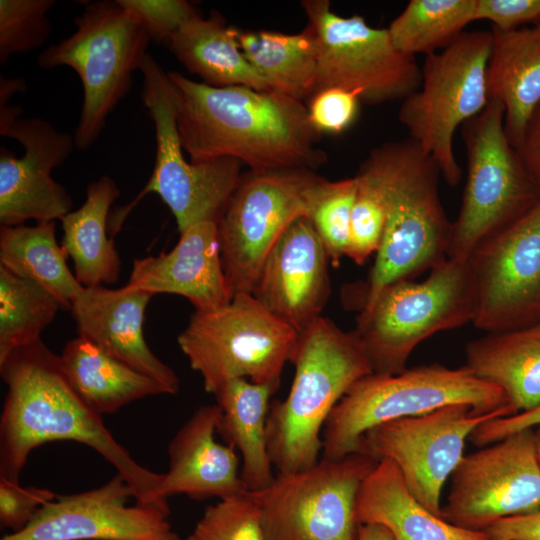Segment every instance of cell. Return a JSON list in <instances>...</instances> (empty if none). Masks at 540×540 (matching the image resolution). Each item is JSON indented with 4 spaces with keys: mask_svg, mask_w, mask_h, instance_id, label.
<instances>
[{
    "mask_svg": "<svg viewBox=\"0 0 540 540\" xmlns=\"http://www.w3.org/2000/svg\"><path fill=\"white\" fill-rule=\"evenodd\" d=\"M7 394L0 419V479L20 482L30 453L53 441L94 449L129 484L136 503L170 514L161 495L163 474L135 461L65 376L59 355L41 339L18 348L0 363Z\"/></svg>",
    "mask_w": 540,
    "mask_h": 540,
    "instance_id": "6da1fadb",
    "label": "cell"
},
{
    "mask_svg": "<svg viewBox=\"0 0 540 540\" xmlns=\"http://www.w3.org/2000/svg\"><path fill=\"white\" fill-rule=\"evenodd\" d=\"M182 148L200 163L234 158L250 171L309 169L327 161L307 106L276 91L212 87L168 71Z\"/></svg>",
    "mask_w": 540,
    "mask_h": 540,
    "instance_id": "7a4b0ae2",
    "label": "cell"
},
{
    "mask_svg": "<svg viewBox=\"0 0 540 540\" xmlns=\"http://www.w3.org/2000/svg\"><path fill=\"white\" fill-rule=\"evenodd\" d=\"M359 167L376 183L385 207L381 243L363 285V308L388 285L446 260L453 221L441 202L437 163L410 138L373 148Z\"/></svg>",
    "mask_w": 540,
    "mask_h": 540,
    "instance_id": "3957f363",
    "label": "cell"
},
{
    "mask_svg": "<svg viewBox=\"0 0 540 540\" xmlns=\"http://www.w3.org/2000/svg\"><path fill=\"white\" fill-rule=\"evenodd\" d=\"M287 396L273 401L267 417L268 451L279 474L302 471L322 453V431L348 389L373 373L353 331L319 316L299 334Z\"/></svg>",
    "mask_w": 540,
    "mask_h": 540,
    "instance_id": "277c9868",
    "label": "cell"
},
{
    "mask_svg": "<svg viewBox=\"0 0 540 540\" xmlns=\"http://www.w3.org/2000/svg\"><path fill=\"white\" fill-rule=\"evenodd\" d=\"M455 404L481 415L514 408L500 387L466 365L430 363L393 375L368 374L348 389L329 415L322 431V457L362 453L363 435L372 427Z\"/></svg>",
    "mask_w": 540,
    "mask_h": 540,
    "instance_id": "5b68a950",
    "label": "cell"
},
{
    "mask_svg": "<svg viewBox=\"0 0 540 540\" xmlns=\"http://www.w3.org/2000/svg\"><path fill=\"white\" fill-rule=\"evenodd\" d=\"M477 291L467 259L447 258L421 282L388 285L360 309L353 330L372 372L404 371L416 347L436 333L473 323Z\"/></svg>",
    "mask_w": 540,
    "mask_h": 540,
    "instance_id": "8992f818",
    "label": "cell"
},
{
    "mask_svg": "<svg viewBox=\"0 0 540 540\" xmlns=\"http://www.w3.org/2000/svg\"><path fill=\"white\" fill-rule=\"evenodd\" d=\"M74 23L76 30L45 48L37 63L44 70L68 66L78 74L83 103L74 141L76 149L84 151L97 141L108 115L129 92L151 40L117 0L86 2Z\"/></svg>",
    "mask_w": 540,
    "mask_h": 540,
    "instance_id": "52a82bcc",
    "label": "cell"
},
{
    "mask_svg": "<svg viewBox=\"0 0 540 540\" xmlns=\"http://www.w3.org/2000/svg\"><path fill=\"white\" fill-rule=\"evenodd\" d=\"M298 339L251 293H237L223 306L195 310L177 342L205 391L215 394L235 378L279 388Z\"/></svg>",
    "mask_w": 540,
    "mask_h": 540,
    "instance_id": "ba28073f",
    "label": "cell"
},
{
    "mask_svg": "<svg viewBox=\"0 0 540 540\" xmlns=\"http://www.w3.org/2000/svg\"><path fill=\"white\" fill-rule=\"evenodd\" d=\"M490 31L462 33L446 48L425 56L420 87L400 105L398 119L437 163L444 180L456 186L462 169L454 152L459 127L487 105Z\"/></svg>",
    "mask_w": 540,
    "mask_h": 540,
    "instance_id": "9c48e42d",
    "label": "cell"
},
{
    "mask_svg": "<svg viewBox=\"0 0 540 540\" xmlns=\"http://www.w3.org/2000/svg\"><path fill=\"white\" fill-rule=\"evenodd\" d=\"M501 101L461 126L467 177L448 258L467 259L485 239L525 213L540 197V186L522 168L504 126Z\"/></svg>",
    "mask_w": 540,
    "mask_h": 540,
    "instance_id": "30bf717a",
    "label": "cell"
},
{
    "mask_svg": "<svg viewBox=\"0 0 540 540\" xmlns=\"http://www.w3.org/2000/svg\"><path fill=\"white\" fill-rule=\"evenodd\" d=\"M301 7L317 44L311 96L341 88L356 92L361 103L379 105L404 100L420 87L416 57L399 51L387 28L370 26L360 15L340 16L329 0H303Z\"/></svg>",
    "mask_w": 540,
    "mask_h": 540,
    "instance_id": "8fae6325",
    "label": "cell"
},
{
    "mask_svg": "<svg viewBox=\"0 0 540 540\" xmlns=\"http://www.w3.org/2000/svg\"><path fill=\"white\" fill-rule=\"evenodd\" d=\"M377 461L355 452L323 458L302 471L277 474L249 492L258 505L266 540H357L359 489Z\"/></svg>",
    "mask_w": 540,
    "mask_h": 540,
    "instance_id": "7c38bea8",
    "label": "cell"
},
{
    "mask_svg": "<svg viewBox=\"0 0 540 540\" xmlns=\"http://www.w3.org/2000/svg\"><path fill=\"white\" fill-rule=\"evenodd\" d=\"M140 70L142 101L155 128L156 156L152 174L133 204L147 193H156L174 216L179 233L200 222L218 223L240 180L243 164L234 158L188 161L167 72L150 54Z\"/></svg>",
    "mask_w": 540,
    "mask_h": 540,
    "instance_id": "4fadbf2b",
    "label": "cell"
},
{
    "mask_svg": "<svg viewBox=\"0 0 540 540\" xmlns=\"http://www.w3.org/2000/svg\"><path fill=\"white\" fill-rule=\"evenodd\" d=\"M320 176L309 169L242 174L218 223L224 272L233 295L251 293L271 249L298 218L306 217Z\"/></svg>",
    "mask_w": 540,
    "mask_h": 540,
    "instance_id": "5bb4252c",
    "label": "cell"
},
{
    "mask_svg": "<svg viewBox=\"0 0 540 540\" xmlns=\"http://www.w3.org/2000/svg\"><path fill=\"white\" fill-rule=\"evenodd\" d=\"M516 413L512 407L481 415L467 405L445 406L372 427L361 452L393 462L416 499L441 517L442 489L464 456L466 440L480 424Z\"/></svg>",
    "mask_w": 540,
    "mask_h": 540,
    "instance_id": "9a60e30c",
    "label": "cell"
},
{
    "mask_svg": "<svg viewBox=\"0 0 540 540\" xmlns=\"http://www.w3.org/2000/svg\"><path fill=\"white\" fill-rule=\"evenodd\" d=\"M450 479L441 517L457 527L484 531L501 519L540 510L533 428L464 455Z\"/></svg>",
    "mask_w": 540,
    "mask_h": 540,
    "instance_id": "2e32d148",
    "label": "cell"
},
{
    "mask_svg": "<svg viewBox=\"0 0 540 540\" xmlns=\"http://www.w3.org/2000/svg\"><path fill=\"white\" fill-rule=\"evenodd\" d=\"M474 275L473 325L499 333L540 322V197L467 258Z\"/></svg>",
    "mask_w": 540,
    "mask_h": 540,
    "instance_id": "e0dca14e",
    "label": "cell"
},
{
    "mask_svg": "<svg viewBox=\"0 0 540 540\" xmlns=\"http://www.w3.org/2000/svg\"><path fill=\"white\" fill-rule=\"evenodd\" d=\"M21 113L18 106L0 107V135L18 141L25 150L18 158L0 148V224L61 221L72 211L73 201L51 174L76 148L74 136L42 118H21Z\"/></svg>",
    "mask_w": 540,
    "mask_h": 540,
    "instance_id": "ac0fdd59",
    "label": "cell"
},
{
    "mask_svg": "<svg viewBox=\"0 0 540 540\" xmlns=\"http://www.w3.org/2000/svg\"><path fill=\"white\" fill-rule=\"evenodd\" d=\"M134 493L116 473L100 487L57 495L42 506L20 531L1 540H182L168 515L135 503Z\"/></svg>",
    "mask_w": 540,
    "mask_h": 540,
    "instance_id": "d6986e66",
    "label": "cell"
},
{
    "mask_svg": "<svg viewBox=\"0 0 540 540\" xmlns=\"http://www.w3.org/2000/svg\"><path fill=\"white\" fill-rule=\"evenodd\" d=\"M329 261L313 225L300 217L271 249L251 294L300 334L321 316L328 301Z\"/></svg>",
    "mask_w": 540,
    "mask_h": 540,
    "instance_id": "ffe728a7",
    "label": "cell"
},
{
    "mask_svg": "<svg viewBox=\"0 0 540 540\" xmlns=\"http://www.w3.org/2000/svg\"><path fill=\"white\" fill-rule=\"evenodd\" d=\"M153 294L126 284L117 289L104 285L84 287L70 311L82 336L103 351L153 378L168 394H176L180 379L147 345L143 322Z\"/></svg>",
    "mask_w": 540,
    "mask_h": 540,
    "instance_id": "44dd1931",
    "label": "cell"
},
{
    "mask_svg": "<svg viewBox=\"0 0 540 540\" xmlns=\"http://www.w3.org/2000/svg\"><path fill=\"white\" fill-rule=\"evenodd\" d=\"M127 284L153 295L183 296L195 310L229 303L233 294L223 268L217 223L194 224L180 233L169 252L134 259Z\"/></svg>",
    "mask_w": 540,
    "mask_h": 540,
    "instance_id": "7402d4cb",
    "label": "cell"
},
{
    "mask_svg": "<svg viewBox=\"0 0 540 540\" xmlns=\"http://www.w3.org/2000/svg\"><path fill=\"white\" fill-rule=\"evenodd\" d=\"M219 420L217 404L203 405L174 435L168 446L169 468L163 474L162 497L185 494L195 500L223 499L247 492L236 449L215 439Z\"/></svg>",
    "mask_w": 540,
    "mask_h": 540,
    "instance_id": "603a6c76",
    "label": "cell"
},
{
    "mask_svg": "<svg viewBox=\"0 0 540 540\" xmlns=\"http://www.w3.org/2000/svg\"><path fill=\"white\" fill-rule=\"evenodd\" d=\"M356 520L385 527L394 540H488L484 531L457 527L424 507L387 459L378 461L363 481Z\"/></svg>",
    "mask_w": 540,
    "mask_h": 540,
    "instance_id": "cb8c5ba5",
    "label": "cell"
},
{
    "mask_svg": "<svg viewBox=\"0 0 540 540\" xmlns=\"http://www.w3.org/2000/svg\"><path fill=\"white\" fill-rule=\"evenodd\" d=\"M490 32L488 98L502 102L505 132L516 149L530 113L540 102V21L510 31L491 27Z\"/></svg>",
    "mask_w": 540,
    "mask_h": 540,
    "instance_id": "d4e9b609",
    "label": "cell"
},
{
    "mask_svg": "<svg viewBox=\"0 0 540 540\" xmlns=\"http://www.w3.org/2000/svg\"><path fill=\"white\" fill-rule=\"evenodd\" d=\"M236 27L217 11L187 20L167 44L170 52L191 74L212 87L247 86L273 91L245 58Z\"/></svg>",
    "mask_w": 540,
    "mask_h": 540,
    "instance_id": "484cf974",
    "label": "cell"
},
{
    "mask_svg": "<svg viewBox=\"0 0 540 540\" xmlns=\"http://www.w3.org/2000/svg\"><path fill=\"white\" fill-rule=\"evenodd\" d=\"M277 390L271 384L235 378L214 394L220 408L218 433L241 454V479L249 492L266 488L276 477L268 451L267 417Z\"/></svg>",
    "mask_w": 540,
    "mask_h": 540,
    "instance_id": "4316f807",
    "label": "cell"
},
{
    "mask_svg": "<svg viewBox=\"0 0 540 540\" xmlns=\"http://www.w3.org/2000/svg\"><path fill=\"white\" fill-rule=\"evenodd\" d=\"M466 366L500 387L517 413L540 404V322L486 335L465 347Z\"/></svg>",
    "mask_w": 540,
    "mask_h": 540,
    "instance_id": "83f0119b",
    "label": "cell"
},
{
    "mask_svg": "<svg viewBox=\"0 0 540 540\" xmlns=\"http://www.w3.org/2000/svg\"><path fill=\"white\" fill-rule=\"evenodd\" d=\"M120 190L110 176L90 182L86 199L62 220V248L74 264V274L83 287L117 282L121 261L113 239L108 236V215Z\"/></svg>",
    "mask_w": 540,
    "mask_h": 540,
    "instance_id": "f1b7e54d",
    "label": "cell"
},
{
    "mask_svg": "<svg viewBox=\"0 0 540 540\" xmlns=\"http://www.w3.org/2000/svg\"><path fill=\"white\" fill-rule=\"evenodd\" d=\"M59 360L74 390L100 415L113 413L144 397L168 394L153 378L79 335L66 343Z\"/></svg>",
    "mask_w": 540,
    "mask_h": 540,
    "instance_id": "f546056e",
    "label": "cell"
},
{
    "mask_svg": "<svg viewBox=\"0 0 540 540\" xmlns=\"http://www.w3.org/2000/svg\"><path fill=\"white\" fill-rule=\"evenodd\" d=\"M55 232L56 221L1 226L0 265L44 288L62 309L70 310L84 287L69 269L67 255L57 243Z\"/></svg>",
    "mask_w": 540,
    "mask_h": 540,
    "instance_id": "4dcf8cb0",
    "label": "cell"
},
{
    "mask_svg": "<svg viewBox=\"0 0 540 540\" xmlns=\"http://www.w3.org/2000/svg\"><path fill=\"white\" fill-rule=\"evenodd\" d=\"M239 44L273 91L302 102L310 98L317 70V44L310 26L295 34L240 30Z\"/></svg>",
    "mask_w": 540,
    "mask_h": 540,
    "instance_id": "1f68e13d",
    "label": "cell"
},
{
    "mask_svg": "<svg viewBox=\"0 0 540 540\" xmlns=\"http://www.w3.org/2000/svg\"><path fill=\"white\" fill-rule=\"evenodd\" d=\"M476 0H411L387 27L395 47L425 56L454 42L475 21Z\"/></svg>",
    "mask_w": 540,
    "mask_h": 540,
    "instance_id": "d6a6232c",
    "label": "cell"
},
{
    "mask_svg": "<svg viewBox=\"0 0 540 540\" xmlns=\"http://www.w3.org/2000/svg\"><path fill=\"white\" fill-rule=\"evenodd\" d=\"M59 309L60 303L44 288L0 265V363L41 339Z\"/></svg>",
    "mask_w": 540,
    "mask_h": 540,
    "instance_id": "836d02e7",
    "label": "cell"
},
{
    "mask_svg": "<svg viewBox=\"0 0 540 540\" xmlns=\"http://www.w3.org/2000/svg\"><path fill=\"white\" fill-rule=\"evenodd\" d=\"M356 191L355 176L334 181L320 177L309 195L306 218L334 265L346 256Z\"/></svg>",
    "mask_w": 540,
    "mask_h": 540,
    "instance_id": "e575fe53",
    "label": "cell"
},
{
    "mask_svg": "<svg viewBox=\"0 0 540 540\" xmlns=\"http://www.w3.org/2000/svg\"><path fill=\"white\" fill-rule=\"evenodd\" d=\"M54 0H0V63L43 45L52 26L47 16Z\"/></svg>",
    "mask_w": 540,
    "mask_h": 540,
    "instance_id": "d590c367",
    "label": "cell"
},
{
    "mask_svg": "<svg viewBox=\"0 0 540 540\" xmlns=\"http://www.w3.org/2000/svg\"><path fill=\"white\" fill-rule=\"evenodd\" d=\"M186 540H266L261 512L249 492L208 506Z\"/></svg>",
    "mask_w": 540,
    "mask_h": 540,
    "instance_id": "8d00e7d4",
    "label": "cell"
},
{
    "mask_svg": "<svg viewBox=\"0 0 540 540\" xmlns=\"http://www.w3.org/2000/svg\"><path fill=\"white\" fill-rule=\"evenodd\" d=\"M354 176L357 191L346 256L357 265H363L379 249L385 226V207L371 176L360 167Z\"/></svg>",
    "mask_w": 540,
    "mask_h": 540,
    "instance_id": "74e56055",
    "label": "cell"
},
{
    "mask_svg": "<svg viewBox=\"0 0 540 540\" xmlns=\"http://www.w3.org/2000/svg\"><path fill=\"white\" fill-rule=\"evenodd\" d=\"M139 22L151 41L168 42L190 18L199 14L186 0H117Z\"/></svg>",
    "mask_w": 540,
    "mask_h": 540,
    "instance_id": "f35d334b",
    "label": "cell"
},
{
    "mask_svg": "<svg viewBox=\"0 0 540 540\" xmlns=\"http://www.w3.org/2000/svg\"><path fill=\"white\" fill-rule=\"evenodd\" d=\"M360 97L356 92L341 88H328L309 98V119L320 133L339 134L356 120Z\"/></svg>",
    "mask_w": 540,
    "mask_h": 540,
    "instance_id": "ab89813d",
    "label": "cell"
},
{
    "mask_svg": "<svg viewBox=\"0 0 540 540\" xmlns=\"http://www.w3.org/2000/svg\"><path fill=\"white\" fill-rule=\"evenodd\" d=\"M58 494L47 488L23 487L20 482L0 479V521L13 532L23 529L37 511Z\"/></svg>",
    "mask_w": 540,
    "mask_h": 540,
    "instance_id": "60d3db41",
    "label": "cell"
},
{
    "mask_svg": "<svg viewBox=\"0 0 540 540\" xmlns=\"http://www.w3.org/2000/svg\"><path fill=\"white\" fill-rule=\"evenodd\" d=\"M510 31L540 21V0H476L475 21Z\"/></svg>",
    "mask_w": 540,
    "mask_h": 540,
    "instance_id": "b9f144b4",
    "label": "cell"
},
{
    "mask_svg": "<svg viewBox=\"0 0 540 540\" xmlns=\"http://www.w3.org/2000/svg\"><path fill=\"white\" fill-rule=\"evenodd\" d=\"M540 424V404L531 410L519 412L512 416L488 420L480 424L471 434L470 440L482 447L504 437L524 430L532 429Z\"/></svg>",
    "mask_w": 540,
    "mask_h": 540,
    "instance_id": "7bdbcfd3",
    "label": "cell"
},
{
    "mask_svg": "<svg viewBox=\"0 0 540 540\" xmlns=\"http://www.w3.org/2000/svg\"><path fill=\"white\" fill-rule=\"evenodd\" d=\"M515 151L525 173L540 186V102L530 113Z\"/></svg>",
    "mask_w": 540,
    "mask_h": 540,
    "instance_id": "ee69618b",
    "label": "cell"
},
{
    "mask_svg": "<svg viewBox=\"0 0 540 540\" xmlns=\"http://www.w3.org/2000/svg\"><path fill=\"white\" fill-rule=\"evenodd\" d=\"M484 532L488 540H540V510L501 519Z\"/></svg>",
    "mask_w": 540,
    "mask_h": 540,
    "instance_id": "f6af8a7d",
    "label": "cell"
},
{
    "mask_svg": "<svg viewBox=\"0 0 540 540\" xmlns=\"http://www.w3.org/2000/svg\"><path fill=\"white\" fill-rule=\"evenodd\" d=\"M0 79V107H3L15 93L26 89V83L22 78L1 76Z\"/></svg>",
    "mask_w": 540,
    "mask_h": 540,
    "instance_id": "bcb514c9",
    "label": "cell"
},
{
    "mask_svg": "<svg viewBox=\"0 0 540 540\" xmlns=\"http://www.w3.org/2000/svg\"><path fill=\"white\" fill-rule=\"evenodd\" d=\"M357 540H394L391 533L377 524H361L358 526Z\"/></svg>",
    "mask_w": 540,
    "mask_h": 540,
    "instance_id": "7dc6e473",
    "label": "cell"
},
{
    "mask_svg": "<svg viewBox=\"0 0 540 540\" xmlns=\"http://www.w3.org/2000/svg\"><path fill=\"white\" fill-rule=\"evenodd\" d=\"M536 453L540 462V424L533 428Z\"/></svg>",
    "mask_w": 540,
    "mask_h": 540,
    "instance_id": "c3c4849f",
    "label": "cell"
}]
</instances>
